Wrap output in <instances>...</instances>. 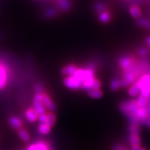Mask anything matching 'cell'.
Here are the masks:
<instances>
[{
    "label": "cell",
    "instance_id": "cell-2",
    "mask_svg": "<svg viewBox=\"0 0 150 150\" xmlns=\"http://www.w3.org/2000/svg\"><path fill=\"white\" fill-rule=\"evenodd\" d=\"M137 83L140 88V95L149 98L150 97V74H145L138 79Z\"/></svg>",
    "mask_w": 150,
    "mask_h": 150
},
{
    "label": "cell",
    "instance_id": "cell-14",
    "mask_svg": "<svg viewBox=\"0 0 150 150\" xmlns=\"http://www.w3.org/2000/svg\"><path fill=\"white\" fill-rule=\"evenodd\" d=\"M38 150H53L51 144L47 140H40L35 142Z\"/></svg>",
    "mask_w": 150,
    "mask_h": 150
},
{
    "label": "cell",
    "instance_id": "cell-30",
    "mask_svg": "<svg viewBox=\"0 0 150 150\" xmlns=\"http://www.w3.org/2000/svg\"><path fill=\"white\" fill-rule=\"evenodd\" d=\"M35 91H36V94L44 93V92H43L42 87L40 85H35Z\"/></svg>",
    "mask_w": 150,
    "mask_h": 150
},
{
    "label": "cell",
    "instance_id": "cell-9",
    "mask_svg": "<svg viewBox=\"0 0 150 150\" xmlns=\"http://www.w3.org/2000/svg\"><path fill=\"white\" fill-rule=\"evenodd\" d=\"M25 117L29 122L33 123L35 122L38 120V113L34 108H33V107H30L26 110Z\"/></svg>",
    "mask_w": 150,
    "mask_h": 150
},
{
    "label": "cell",
    "instance_id": "cell-23",
    "mask_svg": "<svg viewBox=\"0 0 150 150\" xmlns=\"http://www.w3.org/2000/svg\"><path fill=\"white\" fill-rule=\"evenodd\" d=\"M137 24L140 27L145 28V29H149L150 28V21L147 19L144 18H140L137 20Z\"/></svg>",
    "mask_w": 150,
    "mask_h": 150
},
{
    "label": "cell",
    "instance_id": "cell-29",
    "mask_svg": "<svg viewBox=\"0 0 150 150\" xmlns=\"http://www.w3.org/2000/svg\"><path fill=\"white\" fill-rule=\"evenodd\" d=\"M138 54H139L140 56H142V57H145V56L148 55V50L147 48L144 47H141L138 49Z\"/></svg>",
    "mask_w": 150,
    "mask_h": 150
},
{
    "label": "cell",
    "instance_id": "cell-31",
    "mask_svg": "<svg viewBox=\"0 0 150 150\" xmlns=\"http://www.w3.org/2000/svg\"><path fill=\"white\" fill-rule=\"evenodd\" d=\"M27 150H38L36 143L34 142V143L31 144V145L28 146V147L27 148Z\"/></svg>",
    "mask_w": 150,
    "mask_h": 150
},
{
    "label": "cell",
    "instance_id": "cell-8",
    "mask_svg": "<svg viewBox=\"0 0 150 150\" xmlns=\"http://www.w3.org/2000/svg\"><path fill=\"white\" fill-rule=\"evenodd\" d=\"M134 62L131 58L128 56H123L118 61V65L124 71L129 70L134 66Z\"/></svg>",
    "mask_w": 150,
    "mask_h": 150
},
{
    "label": "cell",
    "instance_id": "cell-19",
    "mask_svg": "<svg viewBox=\"0 0 150 150\" xmlns=\"http://www.w3.org/2000/svg\"><path fill=\"white\" fill-rule=\"evenodd\" d=\"M58 6L62 11H68L71 8V4L68 0H58Z\"/></svg>",
    "mask_w": 150,
    "mask_h": 150
},
{
    "label": "cell",
    "instance_id": "cell-37",
    "mask_svg": "<svg viewBox=\"0 0 150 150\" xmlns=\"http://www.w3.org/2000/svg\"><path fill=\"white\" fill-rule=\"evenodd\" d=\"M125 1H129V0H125Z\"/></svg>",
    "mask_w": 150,
    "mask_h": 150
},
{
    "label": "cell",
    "instance_id": "cell-12",
    "mask_svg": "<svg viewBox=\"0 0 150 150\" xmlns=\"http://www.w3.org/2000/svg\"><path fill=\"white\" fill-rule=\"evenodd\" d=\"M129 13H130L131 16L134 19L138 20V19L141 18L142 12H141V10H140V7L138 6V5L136 4L131 5V6L129 7Z\"/></svg>",
    "mask_w": 150,
    "mask_h": 150
},
{
    "label": "cell",
    "instance_id": "cell-24",
    "mask_svg": "<svg viewBox=\"0 0 150 150\" xmlns=\"http://www.w3.org/2000/svg\"><path fill=\"white\" fill-rule=\"evenodd\" d=\"M120 88L121 86L120 79H113L110 83V89L112 91L115 92L118 91Z\"/></svg>",
    "mask_w": 150,
    "mask_h": 150
},
{
    "label": "cell",
    "instance_id": "cell-35",
    "mask_svg": "<svg viewBox=\"0 0 150 150\" xmlns=\"http://www.w3.org/2000/svg\"><path fill=\"white\" fill-rule=\"evenodd\" d=\"M146 123H147L148 126H149V127H150V115H149V119H148V120H147V122H146Z\"/></svg>",
    "mask_w": 150,
    "mask_h": 150
},
{
    "label": "cell",
    "instance_id": "cell-26",
    "mask_svg": "<svg viewBox=\"0 0 150 150\" xmlns=\"http://www.w3.org/2000/svg\"><path fill=\"white\" fill-rule=\"evenodd\" d=\"M95 9L96 12L99 14L103 11H106V6H105L104 4L102 2H97L95 5Z\"/></svg>",
    "mask_w": 150,
    "mask_h": 150
},
{
    "label": "cell",
    "instance_id": "cell-15",
    "mask_svg": "<svg viewBox=\"0 0 150 150\" xmlns=\"http://www.w3.org/2000/svg\"><path fill=\"white\" fill-rule=\"evenodd\" d=\"M56 122V116L54 112L49 111L47 112V117L45 124L48 125L50 127H54Z\"/></svg>",
    "mask_w": 150,
    "mask_h": 150
},
{
    "label": "cell",
    "instance_id": "cell-4",
    "mask_svg": "<svg viewBox=\"0 0 150 150\" xmlns=\"http://www.w3.org/2000/svg\"><path fill=\"white\" fill-rule=\"evenodd\" d=\"M9 69L2 61H0V90H3L7 85Z\"/></svg>",
    "mask_w": 150,
    "mask_h": 150
},
{
    "label": "cell",
    "instance_id": "cell-20",
    "mask_svg": "<svg viewBox=\"0 0 150 150\" xmlns=\"http://www.w3.org/2000/svg\"><path fill=\"white\" fill-rule=\"evenodd\" d=\"M52 127L45 123H40L38 127V131L42 135H47L51 131Z\"/></svg>",
    "mask_w": 150,
    "mask_h": 150
},
{
    "label": "cell",
    "instance_id": "cell-27",
    "mask_svg": "<svg viewBox=\"0 0 150 150\" xmlns=\"http://www.w3.org/2000/svg\"><path fill=\"white\" fill-rule=\"evenodd\" d=\"M102 86V81L98 79L97 78H95L93 82V86H92V89H101Z\"/></svg>",
    "mask_w": 150,
    "mask_h": 150
},
{
    "label": "cell",
    "instance_id": "cell-13",
    "mask_svg": "<svg viewBox=\"0 0 150 150\" xmlns=\"http://www.w3.org/2000/svg\"><path fill=\"white\" fill-rule=\"evenodd\" d=\"M129 142L131 145V147L133 146H140L141 143V139H140V135L138 134H134V133H130L129 136Z\"/></svg>",
    "mask_w": 150,
    "mask_h": 150
},
{
    "label": "cell",
    "instance_id": "cell-1",
    "mask_svg": "<svg viewBox=\"0 0 150 150\" xmlns=\"http://www.w3.org/2000/svg\"><path fill=\"white\" fill-rule=\"evenodd\" d=\"M138 108L139 106L137 103L136 99H131V100L123 102L120 106L121 111L125 115L129 117L131 123H140L136 115Z\"/></svg>",
    "mask_w": 150,
    "mask_h": 150
},
{
    "label": "cell",
    "instance_id": "cell-10",
    "mask_svg": "<svg viewBox=\"0 0 150 150\" xmlns=\"http://www.w3.org/2000/svg\"><path fill=\"white\" fill-rule=\"evenodd\" d=\"M8 122L10 124L11 127L15 129V130L19 131L20 129H22V127H23V123H22L21 120L18 117L13 116V117H10Z\"/></svg>",
    "mask_w": 150,
    "mask_h": 150
},
{
    "label": "cell",
    "instance_id": "cell-32",
    "mask_svg": "<svg viewBox=\"0 0 150 150\" xmlns=\"http://www.w3.org/2000/svg\"><path fill=\"white\" fill-rule=\"evenodd\" d=\"M112 150H128V149H127L126 147H123V146L117 145L114 146L113 148H112Z\"/></svg>",
    "mask_w": 150,
    "mask_h": 150
},
{
    "label": "cell",
    "instance_id": "cell-36",
    "mask_svg": "<svg viewBox=\"0 0 150 150\" xmlns=\"http://www.w3.org/2000/svg\"><path fill=\"white\" fill-rule=\"evenodd\" d=\"M147 50H148V53H149V54H150V47H149V48H148V49H147Z\"/></svg>",
    "mask_w": 150,
    "mask_h": 150
},
{
    "label": "cell",
    "instance_id": "cell-38",
    "mask_svg": "<svg viewBox=\"0 0 150 150\" xmlns=\"http://www.w3.org/2000/svg\"><path fill=\"white\" fill-rule=\"evenodd\" d=\"M35 1H37V0H35Z\"/></svg>",
    "mask_w": 150,
    "mask_h": 150
},
{
    "label": "cell",
    "instance_id": "cell-5",
    "mask_svg": "<svg viewBox=\"0 0 150 150\" xmlns=\"http://www.w3.org/2000/svg\"><path fill=\"white\" fill-rule=\"evenodd\" d=\"M42 93L36 94L34 96V98H33V108L35 110V111H36L38 115L47 112L46 108L45 107L42 102Z\"/></svg>",
    "mask_w": 150,
    "mask_h": 150
},
{
    "label": "cell",
    "instance_id": "cell-16",
    "mask_svg": "<svg viewBox=\"0 0 150 150\" xmlns=\"http://www.w3.org/2000/svg\"><path fill=\"white\" fill-rule=\"evenodd\" d=\"M98 18L101 23L106 24L109 22L110 20H111V15H110V12H108V11H104L99 14Z\"/></svg>",
    "mask_w": 150,
    "mask_h": 150
},
{
    "label": "cell",
    "instance_id": "cell-21",
    "mask_svg": "<svg viewBox=\"0 0 150 150\" xmlns=\"http://www.w3.org/2000/svg\"><path fill=\"white\" fill-rule=\"evenodd\" d=\"M136 101L139 107H147L148 104H149V98H147V97H145L141 95H139L138 97V99H136Z\"/></svg>",
    "mask_w": 150,
    "mask_h": 150
},
{
    "label": "cell",
    "instance_id": "cell-11",
    "mask_svg": "<svg viewBox=\"0 0 150 150\" xmlns=\"http://www.w3.org/2000/svg\"><path fill=\"white\" fill-rule=\"evenodd\" d=\"M78 67L74 64H69L64 66L61 69V74L64 76H72L75 71L77 70Z\"/></svg>",
    "mask_w": 150,
    "mask_h": 150
},
{
    "label": "cell",
    "instance_id": "cell-22",
    "mask_svg": "<svg viewBox=\"0 0 150 150\" xmlns=\"http://www.w3.org/2000/svg\"><path fill=\"white\" fill-rule=\"evenodd\" d=\"M18 136L22 141L28 142L30 140V135L26 129H22L18 131Z\"/></svg>",
    "mask_w": 150,
    "mask_h": 150
},
{
    "label": "cell",
    "instance_id": "cell-25",
    "mask_svg": "<svg viewBox=\"0 0 150 150\" xmlns=\"http://www.w3.org/2000/svg\"><path fill=\"white\" fill-rule=\"evenodd\" d=\"M129 131L130 133H134V134H140V128L139 124L138 123H131L129 126Z\"/></svg>",
    "mask_w": 150,
    "mask_h": 150
},
{
    "label": "cell",
    "instance_id": "cell-34",
    "mask_svg": "<svg viewBox=\"0 0 150 150\" xmlns=\"http://www.w3.org/2000/svg\"><path fill=\"white\" fill-rule=\"evenodd\" d=\"M146 43H147V45L148 46L150 47V35L149 36H148L147 38V39H146Z\"/></svg>",
    "mask_w": 150,
    "mask_h": 150
},
{
    "label": "cell",
    "instance_id": "cell-6",
    "mask_svg": "<svg viewBox=\"0 0 150 150\" xmlns=\"http://www.w3.org/2000/svg\"><path fill=\"white\" fill-rule=\"evenodd\" d=\"M42 102L43 105L45 106V107L49 111L54 112L56 110V104H54V101L52 100V99L47 94L45 93L42 94Z\"/></svg>",
    "mask_w": 150,
    "mask_h": 150
},
{
    "label": "cell",
    "instance_id": "cell-3",
    "mask_svg": "<svg viewBox=\"0 0 150 150\" xmlns=\"http://www.w3.org/2000/svg\"><path fill=\"white\" fill-rule=\"evenodd\" d=\"M63 84L68 89L76 91V90L81 89L82 85V82L75 78L73 76H67L63 79Z\"/></svg>",
    "mask_w": 150,
    "mask_h": 150
},
{
    "label": "cell",
    "instance_id": "cell-28",
    "mask_svg": "<svg viewBox=\"0 0 150 150\" xmlns=\"http://www.w3.org/2000/svg\"><path fill=\"white\" fill-rule=\"evenodd\" d=\"M46 16L49 18H54L56 16V11L53 8H50L47 10Z\"/></svg>",
    "mask_w": 150,
    "mask_h": 150
},
{
    "label": "cell",
    "instance_id": "cell-18",
    "mask_svg": "<svg viewBox=\"0 0 150 150\" xmlns=\"http://www.w3.org/2000/svg\"><path fill=\"white\" fill-rule=\"evenodd\" d=\"M88 95L93 99H100L104 96V93L101 89H92L88 91Z\"/></svg>",
    "mask_w": 150,
    "mask_h": 150
},
{
    "label": "cell",
    "instance_id": "cell-7",
    "mask_svg": "<svg viewBox=\"0 0 150 150\" xmlns=\"http://www.w3.org/2000/svg\"><path fill=\"white\" fill-rule=\"evenodd\" d=\"M136 115L139 122H147L149 117V113L147 107L138 108Z\"/></svg>",
    "mask_w": 150,
    "mask_h": 150
},
{
    "label": "cell",
    "instance_id": "cell-17",
    "mask_svg": "<svg viewBox=\"0 0 150 150\" xmlns=\"http://www.w3.org/2000/svg\"><path fill=\"white\" fill-rule=\"evenodd\" d=\"M128 94L131 97H136L140 95V88L138 86L137 82L131 84L128 90Z\"/></svg>",
    "mask_w": 150,
    "mask_h": 150
},
{
    "label": "cell",
    "instance_id": "cell-33",
    "mask_svg": "<svg viewBox=\"0 0 150 150\" xmlns=\"http://www.w3.org/2000/svg\"><path fill=\"white\" fill-rule=\"evenodd\" d=\"M131 150H147V149L144 147H140V146H133V147H131Z\"/></svg>",
    "mask_w": 150,
    "mask_h": 150
},
{
    "label": "cell",
    "instance_id": "cell-39",
    "mask_svg": "<svg viewBox=\"0 0 150 150\" xmlns=\"http://www.w3.org/2000/svg\"><path fill=\"white\" fill-rule=\"evenodd\" d=\"M57 1H58V0H57Z\"/></svg>",
    "mask_w": 150,
    "mask_h": 150
}]
</instances>
